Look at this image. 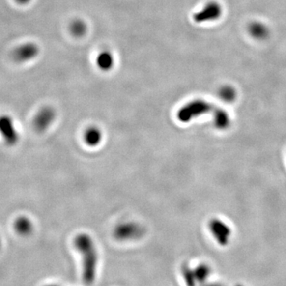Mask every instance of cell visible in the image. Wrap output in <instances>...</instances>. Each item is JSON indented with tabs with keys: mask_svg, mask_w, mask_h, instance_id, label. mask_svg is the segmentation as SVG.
<instances>
[{
	"mask_svg": "<svg viewBox=\"0 0 286 286\" xmlns=\"http://www.w3.org/2000/svg\"><path fill=\"white\" fill-rule=\"evenodd\" d=\"M229 118H228L227 113L224 111H219L216 112V116H215V123L218 128L224 129L228 127L229 125Z\"/></svg>",
	"mask_w": 286,
	"mask_h": 286,
	"instance_id": "4fadbf2b",
	"label": "cell"
},
{
	"mask_svg": "<svg viewBox=\"0 0 286 286\" xmlns=\"http://www.w3.org/2000/svg\"><path fill=\"white\" fill-rule=\"evenodd\" d=\"M55 116H56L55 111L52 108L44 107L37 112L33 118V127L35 128L36 131L43 132L52 124Z\"/></svg>",
	"mask_w": 286,
	"mask_h": 286,
	"instance_id": "8992f818",
	"label": "cell"
},
{
	"mask_svg": "<svg viewBox=\"0 0 286 286\" xmlns=\"http://www.w3.org/2000/svg\"><path fill=\"white\" fill-rule=\"evenodd\" d=\"M182 274L185 278V282L188 285L195 284L196 278L194 271L191 270L189 266H183L182 267Z\"/></svg>",
	"mask_w": 286,
	"mask_h": 286,
	"instance_id": "9a60e30c",
	"label": "cell"
},
{
	"mask_svg": "<svg viewBox=\"0 0 286 286\" xmlns=\"http://www.w3.org/2000/svg\"><path fill=\"white\" fill-rule=\"evenodd\" d=\"M211 104L203 100H194L180 108L177 112V118L182 122H188L196 117L205 114L211 111Z\"/></svg>",
	"mask_w": 286,
	"mask_h": 286,
	"instance_id": "3957f363",
	"label": "cell"
},
{
	"mask_svg": "<svg viewBox=\"0 0 286 286\" xmlns=\"http://www.w3.org/2000/svg\"><path fill=\"white\" fill-rule=\"evenodd\" d=\"M1 246H2V240H1V238H0V248H1Z\"/></svg>",
	"mask_w": 286,
	"mask_h": 286,
	"instance_id": "e0dca14e",
	"label": "cell"
},
{
	"mask_svg": "<svg viewBox=\"0 0 286 286\" xmlns=\"http://www.w3.org/2000/svg\"><path fill=\"white\" fill-rule=\"evenodd\" d=\"M220 14V9L219 6L215 3H210L201 11L197 13L194 16V19L197 23L213 20L214 19H216Z\"/></svg>",
	"mask_w": 286,
	"mask_h": 286,
	"instance_id": "9c48e42d",
	"label": "cell"
},
{
	"mask_svg": "<svg viewBox=\"0 0 286 286\" xmlns=\"http://www.w3.org/2000/svg\"><path fill=\"white\" fill-rule=\"evenodd\" d=\"M194 271L196 281L200 282H203L207 279L210 274V269L205 265H200Z\"/></svg>",
	"mask_w": 286,
	"mask_h": 286,
	"instance_id": "5bb4252c",
	"label": "cell"
},
{
	"mask_svg": "<svg viewBox=\"0 0 286 286\" xmlns=\"http://www.w3.org/2000/svg\"><path fill=\"white\" fill-rule=\"evenodd\" d=\"M101 132L96 127L88 128L85 132V142L90 146H95V145H98L101 141Z\"/></svg>",
	"mask_w": 286,
	"mask_h": 286,
	"instance_id": "8fae6325",
	"label": "cell"
},
{
	"mask_svg": "<svg viewBox=\"0 0 286 286\" xmlns=\"http://www.w3.org/2000/svg\"><path fill=\"white\" fill-rule=\"evenodd\" d=\"M209 229L219 244L221 246H226L228 244L231 230L228 224L221 220L214 219L209 223Z\"/></svg>",
	"mask_w": 286,
	"mask_h": 286,
	"instance_id": "5b68a950",
	"label": "cell"
},
{
	"mask_svg": "<svg viewBox=\"0 0 286 286\" xmlns=\"http://www.w3.org/2000/svg\"><path fill=\"white\" fill-rule=\"evenodd\" d=\"M13 228L15 232L19 235L26 237L31 234L33 231V224L29 217L26 216H19L14 221Z\"/></svg>",
	"mask_w": 286,
	"mask_h": 286,
	"instance_id": "ba28073f",
	"label": "cell"
},
{
	"mask_svg": "<svg viewBox=\"0 0 286 286\" xmlns=\"http://www.w3.org/2000/svg\"><path fill=\"white\" fill-rule=\"evenodd\" d=\"M76 248L83 257V280L85 284L93 283L96 276L98 253L93 240L87 234H80L74 240Z\"/></svg>",
	"mask_w": 286,
	"mask_h": 286,
	"instance_id": "6da1fadb",
	"label": "cell"
},
{
	"mask_svg": "<svg viewBox=\"0 0 286 286\" xmlns=\"http://www.w3.org/2000/svg\"><path fill=\"white\" fill-rule=\"evenodd\" d=\"M39 46L33 42L22 44L14 50L13 58L19 63H25L36 58L39 54Z\"/></svg>",
	"mask_w": 286,
	"mask_h": 286,
	"instance_id": "277c9868",
	"label": "cell"
},
{
	"mask_svg": "<svg viewBox=\"0 0 286 286\" xmlns=\"http://www.w3.org/2000/svg\"><path fill=\"white\" fill-rule=\"evenodd\" d=\"M15 2L19 5H27L29 3L31 0H15Z\"/></svg>",
	"mask_w": 286,
	"mask_h": 286,
	"instance_id": "2e32d148",
	"label": "cell"
},
{
	"mask_svg": "<svg viewBox=\"0 0 286 286\" xmlns=\"http://www.w3.org/2000/svg\"><path fill=\"white\" fill-rule=\"evenodd\" d=\"M0 139L8 147L15 146L20 140L15 120L9 114H0Z\"/></svg>",
	"mask_w": 286,
	"mask_h": 286,
	"instance_id": "7a4b0ae2",
	"label": "cell"
},
{
	"mask_svg": "<svg viewBox=\"0 0 286 286\" xmlns=\"http://www.w3.org/2000/svg\"><path fill=\"white\" fill-rule=\"evenodd\" d=\"M96 64L97 67L101 71L108 72L114 67V59L113 54L108 51L104 50L99 54L96 58Z\"/></svg>",
	"mask_w": 286,
	"mask_h": 286,
	"instance_id": "30bf717a",
	"label": "cell"
},
{
	"mask_svg": "<svg viewBox=\"0 0 286 286\" xmlns=\"http://www.w3.org/2000/svg\"><path fill=\"white\" fill-rule=\"evenodd\" d=\"M142 229L137 224H124L119 225L115 230V236L119 239H133L139 238L142 234Z\"/></svg>",
	"mask_w": 286,
	"mask_h": 286,
	"instance_id": "52a82bcc",
	"label": "cell"
},
{
	"mask_svg": "<svg viewBox=\"0 0 286 286\" xmlns=\"http://www.w3.org/2000/svg\"><path fill=\"white\" fill-rule=\"evenodd\" d=\"M87 24L81 19H77L71 23L70 32L73 36L77 37H83L87 33Z\"/></svg>",
	"mask_w": 286,
	"mask_h": 286,
	"instance_id": "7c38bea8",
	"label": "cell"
}]
</instances>
